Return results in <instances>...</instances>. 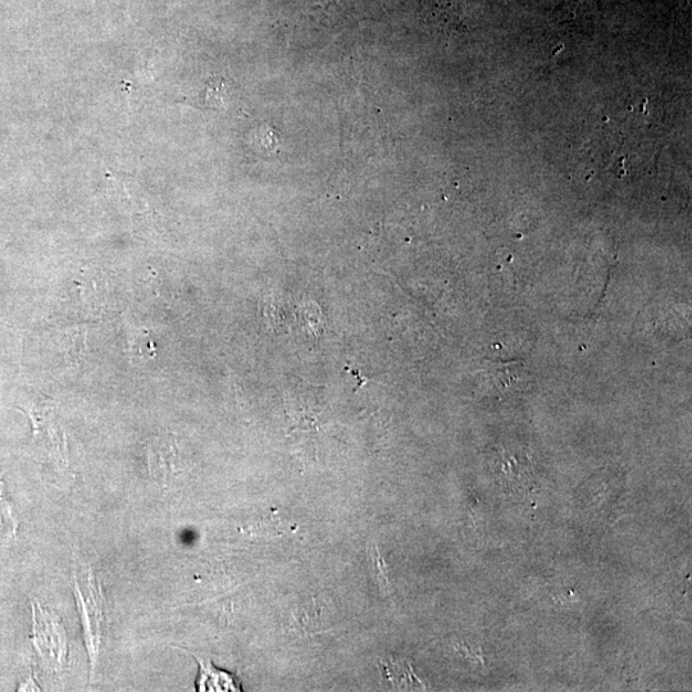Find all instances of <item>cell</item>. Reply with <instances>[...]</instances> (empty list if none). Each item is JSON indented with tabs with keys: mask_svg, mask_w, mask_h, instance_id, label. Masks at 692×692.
I'll return each mask as SVG.
<instances>
[{
	"mask_svg": "<svg viewBox=\"0 0 692 692\" xmlns=\"http://www.w3.org/2000/svg\"><path fill=\"white\" fill-rule=\"evenodd\" d=\"M35 643L50 667H62L68 655L66 631L57 616L38 607L34 612Z\"/></svg>",
	"mask_w": 692,
	"mask_h": 692,
	"instance_id": "obj_1",
	"label": "cell"
},
{
	"mask_svg": "<svg viewBox=\"0 0 692 692\" xmlns=\"http://www.w3.org/2000/svg\"><path fill=\"white\" fill-rule=\"evenodd\" d=\"M198 691H241L239 681L221 669H217L208 660L199 659Z\"/></svg>",
	"mask_w": 692,
	"mask_h": 692,
	"instance_id": "obj_2",
	"label": "cell"
},
{
	"mask_svg": "<svg viewBox=\"0 0 692 692\" xmlns=\"http://www.w3.org/2000/svg\"><path fill=\"white\" fill-rule=\"evenodd\" d=\"M0 527L6 528L11 534L17 530V522L12 517L11 508L0 494Z\"/></svg>",
	"mask_w": 692,
	"mask_h": 692,
	"instance_id": "obj_3",
	"label": "cell"
}]
</instances>
